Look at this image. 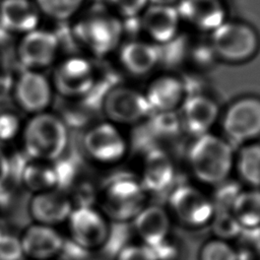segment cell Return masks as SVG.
<instances>
[{
    "mask_svg": "<svg viewBox=\"0 0 260 260\" xmlns=\"http://www.w3.org/2000/svg\"><path fill=\"white\" fill-rule=\"evenodd\" d=\"M4 233H5V231H3V230H2V228L0 226V239H1V237L3 236V234H4Z\"/></svg>",
    "mask_w": 260,
    "mask_h": 260,
    "instance_id": "cell-38",
    "label": "cell"
},
{
    "mask_svg": "<svg viewBox=\"0 0 260 260\" xmlns=\"http://www.w3.org/2000/svg\"><path fill=\"white\" fill-rule=\"evenodd\" d=\"M65 225L67 239L93 253L105 248L112 222L95 205H82L73 207Z\"/></svg>",
    "mask_w": 260,
    "mask_h": 260,
    "instance_id": "cell-10",
    "label": "cell"
},
{
    "mask_svg": "<svg viewBox=\"0 0 260 260\" xmlns=\"http://www.w3.org/2000/svg\"><path fill=\"white\" fill-rule=\"evenodd\" d=\"M176 8L182 22L202 32L211 34L228 20L222 0H180Z\"/></svg>",
    "mask_w": 260,
    "mask_h": 260,
    "instance_id": "cell-21",
    "label": "cell"
},
{
    "mask_svg": "<svg viewBox=\"0 0 260 260\" xmlns=\"http://www.w3.org/2000/svg\"><path fill=\"white\" fill-rule=\"evenodd\" d=\"M101 109L106 121L119 127H137L151 115L144 92L126 84L111 86L103 95Z\"/></svg>",
    "mask_w": 260,
    "mask_h": 260,
    "instance_id": "cell-8",
    "label": "cell"
},
{
    "mask_svg": "<svg viewBox=\"0 0 260 260\" xmlns=\"http://www.w3.org/2000/svg\"><path fill=\"white\" fill-rule=\"evenodd\" d=\"M166 208L173 220L192 230L209 226L214 214L211 196L190 183L175 185L169 191Z\"/></svg>",
    "mask_w": 260,
    "mask_h": 260,
    "instance_id": "cell-6",
    "label": "cell"
},
{
    "mask_svg": "<svg viewBox=\"0 0 260 260\" xmlns=\"http://www.w3.org/2000/svg\"><path fill=\"white\" fill-rule=\"evenodd\" d=\"M173 219L165 206L146 204L131 221L139 242L155 248L172 236Z\"/></svg>",
    "mask_w": 260,
    "mask_h": 260,
    "instance_id": "cell-20",
    "label": "cell"
},
{
    "mask_svg": "<svg viewBox=\"0 0 260 260\" xmlns=\"http://www.w3.org/2000/svg\"><path fill=\"white\" fill-rule=\"evenodd\" d=\"M18 178L22 187L31 194L57 189L54 162L28 158Z\"/></svg>",
    "mask_w": 260,
    "mask_h": 260,
    "instance_id": "cell-25",
    "label": "cell"
},
{
    "mask_svg": "<svg viewBox=\"0 0 260 260\" xmlns=\"http://www.w3.org/2000/svg\"><path fill=\"white\" fill-rule=\"evenodd\" d=\"M110 11L122 20L139 17L148 5L147 0H106Z\"/></svg>",
    "mask_w": 260,
    "mask_h": 260,
    "instance_id": "cell-32",
    "label": "cell"
},
{
    "mask_svg": "<svg viewBox=\"0 0 260 260\" xmlns=\"http://www.w3.org/2000/svg\"><path fill=\"white\" fill-rule=\"evenodd\" d=\"M114 260H157V257L152 248L139 242L122 247L114 255Z\"/></svg>",
    "mask_w": 260,
    "mask_h": 260,
    "instance_id": "cell-33",
    "label": "cell"
},
{
    "mask_svg": "<svg viewBox=\"0 0 260 260\" xmlns=\"http://www.w3.org/2000/svg\"><path fill=\"white\" fill-rule=\"evenodd\" d=\"M54 91L67 100L87 95L95 84V70L91 62L81 56H70L60 61L53 72Z\"/></svg>",
    "mask_w": 260,
    "mask_h": 260,
    "instance_id": "cell-11",
    "label": "cell"
},
{
    "mask_svg": "<svg viewBox=\"0 0 260 260\" xmlns=\"http://www.w3.org/2000/svg\"><path fill=\"white\" fill-rule=\"evenodd\" d=\"M222 136L235 147L260 139V98L245 95L232 102L220 116Z\"/></svg>",
    "mask_w": 260,
    "mask_h": 260,
    "instance_id": "cell-9",
    "label": "cell"
},
{
    "mask_svg": "<svg viewBox=\"0 0 260 260\" xmlns=\"http://www.w3.org/2000/svg\"><path fill=\"white\" fill-rule=\"evenodd\" d=\"M143 125L153 139H173L183 132L178 112L153 113Z\"/></svg>",
    "mask_w": 260,
    "mask_h": 260,
    "instance_id": "cell-27",
    "label": "cell"
},
{
    "mask_svg": "<svg viewBox=\"0 0 260 260\" xmlns=\"http://www.w3.org/2000/svg\"><path fill=\"white\" fill-rule=\"evenodd\" d=\"M0 260H25L18 235L3 234L0 239Z\"/></svg>",
    "mask_w": 260,
    "mask_h": 260,
    "instance_id": "cell-34",
    "label": "cell"
},
{
    "mask_svg": "<svg viewBox=\"0 0 260 260\" xmlns=\"http://www.w3.org/2000/svg\"><path fill=\"white\" fill-rule=\"evenodd\" d=\"M209 226L213 237L230 242L239 238L243 231L231 210H214Z\"/></svg>",
    "mask_w": 260,
    "mask_h": 260,
    "instance_id": "cell-30",
    "label": "cell"
},
{
    "mask_svg": "<svg viewBox=\"0 0 260 260\" xmlns=\"http://www.w3.org/2000/svg\"><path fill=\"white\" fill-rule=\"evenodd\" d=\"M147 195L137 174L118 172L98 187L95 205L111 222L131 223L147 204Z\"/></svg>",
    "mask_w": 260,
    "mask_h": 260,
    "instance_id": "cell-3",
    "label": "cell"
},
{
    "mask_svg": "<svg viewBox=\"0 0 260 260\" xmlns=\"http://www.w3.org/2000/svg\"><path fill=\"white\" fill-rule=\"evenodd\" d=\"M143 92L151 114L178 112L188 95L185 79L172 73L154 76Z\"/></svg>",
    "mask_w": 260,
    "mask_h": 260,
    "instance_id": "cell-19",
    "label": "cell"
},
{
    "mask_svg": "<svg viewBox=\"0 0 260 260\" xmlns=\"http://www.w3.org/2000/svg\"><path fill=\"white\" fill-rule=\"evenodd\" d=\"M123 35V20L109 9H93L73 25L75 40L96 58L116 52L122 44Z\"/></svg>",
    "mask_w": 260,
    "mask_h": 260,
    "instance_id": "cell-4",
    "label": "cell"
},
{
    "mask_svg": "<svg viewBox=\"0 0 260 260\" xmlns=\"http://www.w3.org/2000/svg\"><path fill=\"white\" fill-rule=\"evenodd\" d=\"M91 254L65 237L63 248L56 260H88Z\"/></svg>",
    "mask_w": 260,
    "mask_h": 260,
    "instance_id": "cell-35",
    "label": "cell"
},
{
    "mask_svg": "<svg viewBox=\"0 0 260 260\" xmlns=\"http://www.w3.org/2000/svg\"><path fill=\"white\" fill-rule=\"evenodd\" d=\"M178 113L183 132L191 137L211 132L220 118L216 101L202 92L188 94Z\"/></svg>",
    "mask_w": 260,
    "mask_h": 260,
    "instance_id": "cell-15",
    "label": "cell"
},
{
    "mask_svg": "<svg viewBox=\"0 0 260 260\" xmlns=\"http://www.w3.org/2000/svg\"><path fill=\"white\" fill-rule=\"evenodd\" d=\"M73 207L67 192L52 189L31 194L26 209L30 222L59 228L65 224Z\"/></svg>",
    "mask_w": 260,
    "mask_h": 260,
    "instance_id": "cell-18",
    "label": "cell"
},
{
    "mask_svg": "<svg viewBox=\"0 0 260 260\" xmlns=\"http://www.w3.org/2000/svg\"><path fill=\"white\" fill-rule=\"evenodd\" d=\"M198 260H240V257L232 242L212 237L201 245Z\"/></svg>",
    "mask_w": 260,
    "mask_h": 260,
    "instance_id": "cell-29",
    "label": "cell"
},
{
    "mask_svg": "<svg viewBox=\"0 0 260 260\" xmlns=\"http://www.w3.org/2000/svg\"><path fill=\"white\" fill-rule=\"evenodd\" d=\"M121 68L135 77L151 73L160 61L159 46L147 40H130L120 45L117 50Z\"/></svg>",
    "mask_w": 260,
    "mask_h": 260,
    "instance_id": "cell-22",
    "label": "cell"
},
{
    "mask_svg": "<svg viewBox=\"0 0 260 260\" xmlns=\"http://www.w3.org/2000/svg\"><path fill=\"white\" fill-rule=\"evenodd\" d=\"M41 12L34 0H0V26L20 36L39 27Z\"/></svg>",
    "mask_w": 260,
    "mask_h": 260,
    "instance_id": "cell-23",
    "label": "cell"
},
{
    "mask_svg": "<svg viewBox=\"0 0 260 260\" xmlns=\"http://www.w3.org/2000/svg\"><path fill=\"white\" fill-rule=\"evenodd\" d=\"M25 260H56L65 235L55 226L30 222L18 235Z\"/></svg>",
    "mask_w": 260,
    "mask_h": 260,
    "instance_id": "cell-16",
    "label": "cell"
},
{
    "mask_svg": "<svg viewBox=\"0 0 260 260\" xmlns=\"http://www.w3.org/2000/svg\"><path fill=\"white\" fill-rule=\"evenodd\" d=\"M181 18L176 6L148 4L138 17L140 31L148 42L165 46L180 36Z\"/></svg>",
    "mask_w": 260,
    "mask_h": 260,
    "instance_id": "cell-17",
    "label": "cell"
},
{
    "mask_svg": "<svg viewBox=\"0 0 260 260\" xmlns=\"http://www.w3.org/2000/svg\"><path fill=\"white\" fill-rule=\"evenodd\" d=\"M23 122L13 112L4 111L0 113V144L10 143L19 139Z\"/></svg>",
    "mask_w": 260,
    "mask_h": 260,
    "instance_id": "cell-31",
    "label": "cell"
},
{
    "mask_svg": "<svg viewBox=\"0 0 260 260\" xmlns=\"http://www.w3.org/2000/svg\"><path fill=\"white\" fill-rule=\"evenodd\" d=\"M209 45L217 59L228 63H243L257 54L260 38L252 25L225 20L210 34Z\"/></svg>",
    "mask_w": 260,
    "mask_h": 260,
    "instance_id": "cell-7",
    "label": "cell"
},
{
    "mask_svg": "<svg viewBox=\"0 0 260 260\" xmlns=\"http://www.w3.org/2000/svg\"><path fill=\"white\" fill-rule=\"evenodd\" d=\"M58 52L57 36L39 27L22 35L16 49L17 58L25 69L37 71L53 65Z\"/></svg>",
    "mask_w": 260,
    "mask_h": 260,
    "instance_id": "cell-13",
    "label": "cell"
},
{
    "mask_svg": "<svg viewBox=\"0 0 260 260\" xmlns=\"http://www.w3.org/2000/svg\"><path fill=\"white\" fill-rule=\"evenodd\" d=\"M231 212L242 230H260V188H242L233 202Z\"/></svg>",
    "mask_w": 260,
    "mask_h": 260,
    "instance_id": "cell-26",
    "label": "cell"
},
{
    "mask_svg": "<svg viewBox=\"0 0 260 260\" xmlns=\"http://www.w3.org/2000/svg\"><path fill=\"white\" fill-rule=\"evenodd\" d=\"M80 147L84 156L93 165L113 167L128 154L130 141L122 128L102 121L89 125L81 135Z\"/></svg>",
    "mask_w": 260,
    "mask_h": 260,
    "instance_id": "cell-5",
    "label": "cell"
},
{
    "mask_svg": "<svg viewBox=\"0 0 260 260\" xmlns=\"http://www.w3.org/2000/svg\"><path fill=\"white\" fill-rule=\"evenodd\" d=\"M234 172L247 188H260V141L243 144L236 149Z\"/></svg>",
    "mask_w": 260,
    "mask_h": 260,
    "instance_id": "cell-24",
    "label": "cell"
},
{
    "mask_svg": "<svg viewBox=\"0 0 260 260\" xmlns=\"http://www.w3.org/2000/svg\"><path fill=\"white\" fill-rule=\"evenodd\" d=\"M150 5L160 6H176L180 0H147Z\"/></svg>",
    "mask_w": 260,
    "mask_h": 260,
    "instance_id": "cell-37",
    "label": "cell"
},
{
    "mask_svg": "<svg viewBox=\"0 0 260 260\" xmlns=\"http://www.w3.org/2000/svg\"><path fill=\"white\" fill-rule=\"evenodd\" d=\"M85 0H34L42 15L64 21L73 17Z\"/></svg>",
    "mask_w": 260,
    "mask_h": 260,
    "instance_id": "cell-28",
    "label": "cell"
},
{
    "mask_svg": "<svg viewBox=\"0 0 260 260\" xmlns=\"http://www.w3.org/2000/svg\"><path fill=\"white\" fill-rule=\"evenodd\" d=\"M51 80L41 71L25 69L16 79L13 100L19 110L28 116L48 111L53 101Z\"/></svg>",
    "mask_w": 260,
    "mask_h": 260,
    "instance_id": "cell-12",
    "label": "cell"
},
{
    "mask_svg": "<svg viewBox=\"0 0 260 260\" xmlns=\"http://www.w3.org/2000/svg\"><path fill=\"white\" fill-rule=\"evenodd\" d=\"M12 180L10 154L0 144V189L8 186Z\"/></svg>",
    "mask_w": 260,
    "mask_h": 260,
    "instance_id": "cell-36",
    "label": "cell"
},
{
    "mask_svg": "<svg viewBox=\"0 0 260 260\" xmlns=\"http://www.w3.org/2000/svg\"><path fill=\"white\" fill-rule=\"evenodd\" d=\"M137 175L147 194L169 193L176 185L175 162L168 151L158 146L144 151L140 172Z\"/></svg>",
    "mask_w": 260,
    "mask_h": 260,
    "instance_id": "cell-14",
    "label": "cell"
},
{
    "mask_svg": "<svg viewBox=\"0 0 260 260\" xmlns=\"http://www.w3.org/2000/svg\"><path fill=\"white\" fill-rule=\"evenodd\" d=\"M235 148L223 136L212 132L192 137L186 151V165L193 179L213 188L231 179Z\"/></svg>",
    "mask_w": 260,
    "mask_h": 260,
    "instance_id": "cell-1",
    "label": "cell"
},
{
    "mask_svg": "<svg viewBox=\"0 0 260 260\" xmlns=\"http://www.w3.org/2000/svg\"><path fill=\"white\" fill-rule=\"evenodd\" d=\"M19 140L27 158L54 162L68 153L70 132L62 117L46 111L29 116Z\"/></svg>",
    "mask_w": 260,
    "mask_h": 260,
    "instance_id": "cell-2",
    "label": "cell"
}]
</instances>
